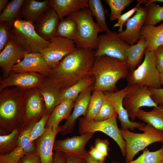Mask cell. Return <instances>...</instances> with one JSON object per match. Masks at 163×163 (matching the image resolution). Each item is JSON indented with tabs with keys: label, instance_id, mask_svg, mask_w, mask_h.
<instances>
[{
	"label": "cell",
	"instance_id": "e0dca14e",
	"mask_svg": "<svg viewBox=\"0 0 163 163\" xmlns=\"http://www.w3.org/2000/svg\"><path fill=\"white\" fill-rule=\"evenodd\" d=\"M94 85L81 93L75 101L74 109L65 123L62 126L61 134L65 135L72 133L77 120L82 116H85L93 91Z\"/></svg>",
	"mask_w": 163,
	"mask_h": 163
},
{
	"label": "cell",
	"instance_id": "7a4b0ae2",
	"mask_svg": "<svg viewBox=\"0 0 163 163\" xmlns=\"http://www.w3.org/2000/svg\"><path fill=\"white\" fill-rule=\"evenodd\" d=\"M23 91L15 86L0 91V135L24 128Z\"/></svg>",
	"mask_w": 163,
	"mask_h": 163
},
{
	"label": "cell",
	"instance_id": "ba28073f",
	"mask_svg": "<svg viewBox=\"0 0 163 163\" xmlns=\"http://www.w3.org/2000/svg\"><path fill=\"white\" fill-rule=\"evenodd\" d=\"M117 115L108 120L102 121L94 120L87 121L84 118L79 119V132L80 134L88 133H94L97 131L102 132L112 138L117 143L123 156L125 157V142L118 126L117 118Z\"/></svg>",
	"mask_w": 163,
	"mask_h": 163
},
{
	"label": "cell",
	"instance_id": "b9f144b4",
	"mask_svg": "<svg viewBox=\"0 0 163 163\" xmlns=\"http://www.w3.org/2000/svg\"><path fill=\"white\" fill-rule=\"evenodd\" d=\"M11 27L5 21H0V52L11 40Z\"/></svg>",
	"mask_w": 163,
	"mask_h": 163
},
{
	"label": "cell",
	"instance_id": "ab89813d",
	"mask_svg": "<svg viewBox=\"0 0 163 163\" xmlns=\"http://www.w3.org/2000/svg\"><path fill=\"white\" fill-rule=\"evenodd\" d=\"M50 115L46 113L34 126L30 134L32 142H34L45 133L46 130V125Z\"/></svg>",
	"mask_w": 163,
	"mask_h": 163
},
{
	"label": "cell",
	"instance_id": "d590c367",
	"mask_svg": "<svg viewBox=\"0 0 163 163\" xmlns=\"http://www.w3.org/2000/svg\"><path fill=\"white\" fill-rule=\"evenodd\" d=\"M127 163H163V145L155 151H150L146 148L137 158Z\"/></svg>",
	"mask_w": 163,
	"mask_h": 163
},
{
	"label": "cell",
	"instance_id": "f907efd6",
	"mask_svg": "<svg viewBox=\"0 0 163 163\" xmlns=\"http://www.w3.org/2000/svg\"><path fill=\"white\" fill-rule=\"evenodd\" d=\"M53 163H66L64 153L55 151L53 154Z\"/></svg>",
	"mask_w": 163,
	"mask_h": 163
},
{
	"label": "cell",
	"instance_id": "d6a6232c",
	"mask_svg": "<svg viewBox=\"0 0 163 163\" xmlns=\"http://www.w3.org/2000/svg\"><path fill=\"white\" fill-rule=\"evenodd\" d=\"M104 95L103 91L93 90L85 116L87 121L93 120L98 113L102 105Z\"/></svg>",
	"mask_w": 163,
	"mask_h": 163
},
{
	"label": "cell",
	"instance_id": "db71d44e",
	"mask_svg": "<svg viewBox=\"0 0 163 163\" xmlns=\"http://www.w3.org/2000/svg\"><path fill=\"white\" fill-rule=\"evenodd\" d=\"M8 0H0V13L2 12L9 2Z\"/></svg>",
	"mask_w": 163,
	"mask_h": 163
},
{
	"label": "cell",
	"instance_id": "44dd1931",
	"mask_svg": "<svg viewBox=\"0 0 163 163\" xmlns=\"http://www.w3.org/2000/svg\"><path fill=\"white\" fill-rule=\"evenodd\" d=\"M26 53L11 40L8 43L0 52V67L3 78L9 75L12 67L23 59Z\"/></svg>",
	"mask_w": 163,
	"mask_h": 163
},
{
	"label": "cell",
	"instance_id": "74e56055",
	"mask_svg": "<svg viewBox=\"0 0 163 163\" xmlns=\"http://www.w3.org/2000/svg\"><path fill=\"white\" fill-rule=\"evenodd\" d=\"M104 2L110 8V20L113 21L118 19L122 14V11L133 2V0H105Z\"/></svg>",
	"mask_w": 163,
	"mask_h": 163
},
{
	"label": "cell",
	"instance_id": "bcb514c9",
	"mask_svg": "<svg viewBox=\"0 0 163 163\" xmlns=\"http://www.w3.org/2000/svg\"><path fill=\"white\" fill-rule=\"evenodd\" d=\"M156 56V66L159 72H163V45L155 51Z\"/></svg>",
	"mask_w": 163,
	"mask_h": 163
},
{
	"label": "cell",
	"instance_id": "8992f818",
	"mask_svg": "<svg viewBox=\"0 0 163 163\" xmlns=\"http://www.w3.org/2000/svg\"><path fill=\"white\" fill-rule=\"evenodd\" d=\"M67 18L74 19L77 23L78 35L74 41L77 48L97 50L98 43V34L103 30L94 21L88 8L73 12Z\"/></svg>",
	"mask_w": 163,
	"mask_h": 163
},
{
	"label": "cell",
	"instance_id": "60d3db41",
	"mask_svg": "<svg viewBox=\"0 0 163 163\" xmlns=\"http://www.w3.org/2000/svg\"><path fill=\"white\" fill-rule=\"evenodd\" d=\"M25 155L23 148L18 145L12 152L0 155V163H19L21 158Z\"/></svg>",
	"mask_w": 163,
	"mask_h": 163
},
{
	"label": "cell",
	"instance_id": "9a60e30c",
	"mask_svg": "<svg viewBox=\"0 0 163 163\" xmlns=\"http://www.w3.org/2000/svg\"><path fill=\"white\" fill-rule=\"evenodd\" d=\"M94 133H88L62 140H55L53 150L85 158L88 152L85 146Z\"/></svg>",
	"mask_w": 163,
	"mask_h": 163
},
{
	"label": "cell",
	"instance_id": "9c48e42d",
	"mask_svg": "<svg viewBox=\"0 0 163 163\" xmlns=\"http://www.w3.org/2000/svg\"><path fill=\"white\" fill-rule=\"evenodd\" d=\"M127 86L123 104L131 121L135 120L136 113L141 107L158 106L152 99L149 88L136 85Z\"/></svg>",
	"mask_w": 163,
	"mask_h": 163
},
{
	"label": "cell",
	"instance_id": "3957f363",
	"mask_svg": "<svg viewBox=\"0 0 163 163\" xmlns=\"http://www.w3.org/2000/svg\"><path fill=\"white\" fill-rule=\"evenodd\" d=\"M130 70L126 61L106 56L96 57L91 70L95 78L93 90L116 91L117 82L126 77Z\"/></svg>",
	"mask_w": 163,
	"mask_h": 163
},
{
	"label": "cell",
	"instance_id": "4fadbf2b",
	"mask_svg": "<svg viewBox=\"0 0 163 163\" xmlns=\"http://www.w3.org/2000/svg\"><path fill=\"white\" fill-rule=\"evenodd\" d=\"M46 76L35 72H10L6 77L0 81V91L7 88L15 86L23 90L38 87Z\"/></svg>",
	"mask_w": 163,
	"mask_h": 163
},
{
	"label": "cell",
	"instance_id": "ac0fdd59",
	"mask_svg": "<svg viewBox=\"0 0 163 163\" xmlns=\"http://www.w3.org/2000/svg\"><path fill=\"white\" fill-rule=\"evenodd\" d=\"M147 14L146 8L139 5L135 14L126 22V29L118 33L119 37L130 45L136 43L141 37V30Z\"/></svg>",
	"mask_w": 163,
	"mask_h": 163
},
{
	"label": "cell",
	"instance_id": "9f6ffc18",
	"mask_svg": "<svg viewBox=\"0 0 163 163\" xmlns=\"http://www.w3.org/2000/svg\"><path fill=\"white\" fill-rule=\"evenodd\" d=\"M110 163H120L118 161H112Z\"/></svg>",
	"mask_w": 163,
	"mask_h": 163
},
{
	"label": "cell",
	"instance_id": "5bb4252c",
	"mask_svg": "<svg viewBox=\"0 0 163 163\" xmlns=\"http://www.w3.org/2000/svg\"><path fill=\"white\" fill-rule=\"evenodd\" d=\"M52 70L40 53H26L23 59L12 67L10 72H35L47 77Z\"/></svg>",
	"mask_w": 163,
	"mask_h": 163
},
{
	"label": "cell",
	"instance_id": "8d00e7d4",
	"mask_svg": "<svg viewBox=\"0 0 163 163\" xmlns=\"http://www.w3.org/2000/svg\"><path fill=\"white\" fill-rule=\"evenodd\" d=\"M147 14L144 25H155L163 21V6L153 3L145 7Z\"/></svg>",
	"mask_w": 163,
	"mask_h": 163
},
{
	"label": "cell",
	"instance_id": "6da1fadb",
	"mask_svg": "<svg viewBox=\"0 0 163 163\" xmlns=\"http://www.w3.org/2000/svg\"><path fill=\"white\" fill-rule=\"evenodd\" d=\"M96 53L95 50L77 48L65 56L47 77L61 90L66 88L92 75Z\"/></svg>",
	"mask_w": 163,
	"mask_h": 163
},
{
	"label": "cell",
	"instance_id": "5b68a950",
	"mask_svg": "<svg viewBox=\"0 0 163 163\" xmlns=\"http://www.w3.org/2000/svg\"><path fill=\"white\" fill-rule=\"evenodd\" d=\"M138 129L143 133H134L128 129H120L122 137L126 143L125 163L133 161L137 153L144 149L149 145L158 142L163 143V132L148 124Z\"/></svg>",
	"mask_w": 163,
	"mask_h": 163
},
{
	"label": "cell",
	"instance_id": "4316f807",
	"mask_svg": "<svg viewBox=\"0 0 163 163\" xmlns=\"http://www.w3.org/2000/svg\"><path fill=\"white\" fill-rule=\"evenodd\" d=\"M94 77L91 75L80 80L71 86L61 90L57 105L64 100L77 98L81 93L94 85Z\"/></svg>",
	"mask_w": 163,
	"mask_h": 163
},
{
	"label": "cell",
	"instance_id": "2e32d148",
	"mask_svg": "<svg viewBox=\"0 0 163 163\" xmlns=\"http://www.w3.org/2000/svg\"><path fill=\"white\" fill-rule=\"evenodd\" d=\"M127 89V86L124 88L114 92L103 91L105 97L111 103L118 115L121 129L134 130L145 124L130 120L127 112L124 107L123 101Z\"/></svg>",
	"mask_w": 163,
	"mask_h": 163
},
{
	"label": "cell",
	"instance_id": "e575fe53",
	"mask_svg": "<svg viewBox=\"0 0 163 163\" xmlns=\"http://www.w3.org/2000/svg\"><path fill=\"white\" fill-rule=\"evenodd\" d=\"M36 123L24 127L17 140L18 145L23 148L25 155L36 153V144L35 142L32 141L30 135L32 128Z\"/></svg>",
	"mask_w": 163,
	"mask_h": 163
},
{
	"label": "cell",
	"instance_id": "f35d334b",
	"mask_svg": "<svg viewBox=\"0 0 163 163\" xmlns=\"http://www.w3.org/2000/svg\"><path fill=\"white\" fill-rule=\"evenodd\" d=\"M117 115V114L113 106L104 96L101 107L94 120L104 121Z\"/></svg>",
	"mask_w": 163,
	"mask_h": 163
},
{
	"label": "cell",
	"instance_id": "7bdbcfd3",
	"mask_svg": "<svg viewBox=\"0 0 163 163\" xmlns=\"http://www.w3.org/2000/svg\"><path fill=\"white\" fill-rule=\"evenodd\" d=\"M138 4L134 8L128 11L125 13L121 14L118 19L117 22L114 25V27H119L118 33L122 32L124 24L135 13L138 5Z\"/></svg>",
	"mask_w": 163,
	"mask_h": 163
},
{
	"label": "cell",
	"instance_id": "c3c4849f",
	"mask_svg": "<svg viewBox=\"0 0 163 163\" xmlns=\"http://www.w3.org/2000/svg\"><path fill=\"white\" fill-rule=\"evenodd\" d=\"M19 163H40L39 156L36 153L24 155L21 159Z\"/></svg>",
	"mask_w": 163,
	"mask_h": 163
},
{
	"label": "cell",
	"instance_id": "f546056e",
	"mask_svg": "<svg viewBox=\"0 0 163 163\" xmlns=\"http://www.w3.org/2000/svg\"><path fill=\"white\" fill-rule=\"evenodd\" d=\"M78 35L77 25L75 20L67 18L60 20L57 27L56 36L62 37L74 42Z\"/></svg>",
	"mask_w": 163,
	"mask_h": 163
},
{
	"label": "cell",
	"instance_id": "1f68e13d",
	"mask_svg": "<svg viewBox=\"0 0 163 163\" xmlns=\"http://www.w3.org/2000/svg\"><path fill=\"white\" fill-rule=\"evenodd\" d=\"M24 129H16L7 134L0 135V155L9 153L16 148L18 137Z\"/></svg>",
	"mask_w": 163,
	"mask_h": 163
},
{
	"label": "cell",
	"instance_id": "836d02e7",
	"mask_svg": "<svg viewBox=\"0 0 163 163\" xmlns=\"http://www.w3.org/2000/svg\"><path fill=\"white\" fill-rule=\"evenodd\" d=\"M88 8L92 16L95 18L96 23L103 31H108L105 19L107 11L104 9L101 1L88 0Z\"/></svg>",
	"mask_w": 163,
	"mask_h": 163
},
{
	"label": "cell",
	"instance_id": "d4e9b609",
	"mask_svg": "<svg viewBox=\"0 0 163 163\" xmlns=\"http://www.w3.org/2000/svg\"><path fill=\"white\" fill-rule=\"evenodd\" d=\"M77 98L64 100L57 105L50 115L46 128L57 129L60 122L67 119L71 115Z\"/></svg>",
	"mask_w": 163,
	"mask_h": 163
},
{
	"label": "cell",
	"instance_id": "f1b7e54d",
	"mask_svg": "<svg viewBox=\"0 0 163 163\" xmlns=\"http://www.w3.org/2000/svg\"><path fill=\"white\" fill-rule=\"evenodd\" d=\"M146 49L145 40L141 37L136 43L130 45L126 49V62L130 70L135 69L139 64Z\"/></svg>",
	"mask_w": 163,
	"mask_h": 163
},
{
	"label": "cell",
	"instance_id": "7402d4cb",
	"mask_svg": "<svg viewBox=\"0 0 163 163\" xmlns=\"http://www.w3.org/2000/svg\"><path fill=\"white\" fill-rule=\"evenodd\" d=\"M37 88L43 97L46 113L50 115L57 105L61 89L46 77Z\"/></svg>",
	"mask_w": 163,
	"mask_h": 163
},
{
	"label": "cell",
	"instance_id": "52a82bcc",
	"mask_svg": "<svg viewBox=\"0 0 163 163\" xmlns=\"http://www.w3.org/2000/svg\"><path fill=\"white\" fill-rule=\"evenodd\" d=\"M142 62L129 72L126 77L127 85H136L149 88H160V73L156 66L155 51H145Z\"/></svg>",
	"mask_w": 163,
	"mask_h": 163
},
{
	"label": "cell",
	"instance_id": "277c9868",
	"mask_svg": "<svg viewBox=\"0 0 163 163\" xmlns=\"http://www.w3.org/2000/svg\"><path fill=\"white\" fill-rule=\"evenodd\" d=\"M11 34V40L27 53H40L50 44L38 35L32 23L22 18L15 20Z\"/></svg>",
	"mask_w": 163,
	"mask_h": 163
},
{
	"label": "cell",
	"instance_id": "ee69618b",
	"mask_svg": "<svg viewBox=\"0 0 163 163\" xmlns=\"http://www.w3.org/2000/svg\"><path fill=\"white\" fill-rule=\"evenodd\" d=\"M109 143L107 139L97 138L95 141L94 147L105 157L108 155Z\"/></svg>",
	"mask_w": 163,
	"mask_h": 163
},
{
	"label": "cell",
	"instance_id": "603a6c76",
	"mask_svg": "<svg viewBox=\"0 0 163 163\" xmlns=\"http://www.w3.org/2000/svg\"><path fill=\"white\" fill-rule=\"evenodd\" d=\"M50 1L24 0L21 9V18L35 23L43 13L50 8Z\"/></svg>",
	"mask_w": 163,
	"mask_h": 163
},
{
	"label": "cell",
	"instance_id": "7c38bea8",
	"mask_svg": "<svg viewBox=\"0 0 163 163\" xmlns=\"http://www.w3.org/2000/svg\"><path fill=\"white\" fill-rule=\"evenodd\" d=\"M49 41L50 44L40 53L52 70L65 56L77 49L73 41L62 37L55 36Z\"/></svg>",
	"mask_w": 163,
	"mask_h": 163
},
{
	"label": "cell",
	"instance_id": "7dc6e473",
	"mask_svg": "<svg viewBox=\"0 0 163 163\" xmlns=\"http://www.w3.org/2000/svg\"><path fill=\"white\" fill-rule=\"evenodd\" d=\"M90 156L94 160L99 161L105 162L107 157L99 152L94 146H91L88 152Z\"/></svg>",
	"mask_w": 163,
	"mask_h": 163
},
{
	"label": "cell",
	"instance_id": "30bf717a",
	"mask_svg": "<svg viewBox=\"0 0 163 163\" xmlns=\"http://www.w3.org/2000/svg\"><path fill=\"white\" fill-rule=\"evenodd\" d=\"M130 45L118 36V33L110 30L98 36L95 57L106 56L126 61V51Z\"/></svg>",
	"mask_w": 163,
	"mask_h": 163
},
{
	"label": "cell",
	"instance_id": "484cf974",
	"mask_svg": "<svg viewBox=\"0 0 163 163\" xmlns=\"http://www.w3.org/2000/svg\"><path fill=\"white\" fill-rule=\"evenodd\" d=\"M140 37L146 42L147 50L155 51L163 45V22L157 26L144 25L141 30Z\"/></svg>",
	"mask_w": 163,
	"mask_h": 163
},
{
	"label": "cell",
	"instance_id": "681fc988",
	"mask_svg": "<svg viewBox=\"0 0 163 163\" xmlns=\"http://www.w3.org/2000/svg\"><path fill=\"white\" fill-rule=\"evenodd\" d=\"M64 153L66 163H85L84 158L69 154Z\"/></svg>",
	"mask_w": 163,
	"mask_h": 163
},
{
	"label": "cell",
	"instance_id": "83f0119b",
	"mask_svg": "<svg viewBox=\"0 0 163 163\" xmlns=\"http://www.w3.org/2000/svg\"><path fill=\"white\" fill-rule=\"evenodd\" d=\"M136 118L163 132V106L153 107L149 111L140 109L136 113Z\"/></svg>",
	"mask_w": 163,
	"mask_h": 163
},
{
	"label": "cell",
	"instance_id": "f5cc1de1",
	"mask_svg": "<svg viewBox=\"0 0 163 163\" xmlns=\"http://www.w3.org/2000/svg\"><path fill=\"white\" fill-rule=\"evenodd\" d=\"M85 163H105V162H101L95 160L92 158L88 153L84 158Z\"/></svg>",
	"mask_w": 163,
	"mask_h": 163
},
{
	"label": "cell",
	"instance_id": "f6af8a7d",
	"mask_svg": "<svg viewBox=\"0 0 163 163\" xmlns=\"http://www.w3.org/2000/svg\"><path fill=\"white\" fill-rule=\"evenodd\" d=\"M152 93L151 97L157 104L163 106V88H149Z\"/></svg>",
	"mask_w": 163,
	"mask_h": 163
},
{
	"label": "cell",
	"instance_id": "cb8c5ba5",
	"mask_svg": "<svg viewBox=\"0 0 163 163\" xmlns=\"http://www.w3.org/2000/svg\"><path fill=\"white\" fill-rule=\"evenodd\" d=\"M50 6L61 20L73 12L88 8V0H50Z\"/></svg>",
	"mask_w": 163,
	"mask_h": 163
},
{
	"label": "cell",
	"instance_id": "816d5d0a",
	"mask_svg": "<svg viewBox=\"0 0 163 163\" xmlns=\"http://www.w3.org/2000/svg\"><path fill=\"white\" fill-rule=\"evenodd\" d=\"M137 2L139 5L144 4H145V6H146L151 3L156 2L163 3V0H137Z\"/></svg>",
	"mask_w": 163,
	"mask_h": 163
},
{
	"label": "cell",
	"instance_id": "d6986e66",
	"mask_svg": "<svg viewBox=\"0 0 163 163\" xmlns=\"http://www.w3.org/2000/svg\"><path fill=\"white\" fill-rule=\"evenodd\" d=\"M61 129L62 126L56 130L46 127L44 133L36 140V153L39 157L40 163H53L55 138Z\"/></svg>",
	"mask_w": 163,
	"mask_h": 163
},
{
	"label": "cell",
	"instance_id": "11a10c76",
	"mask_svg": "<svg viewBox=\"0 0 163 163\" xmlns=\"http://www.w3.org/2000/svg\"><path fill=\"white\" fill-rule=\"evenodd\" d=\"M160 79L161 85H163V72L160 73Z\"/></svg>",
	"mask_w": 163,
	"mask_h": 163
},
{
	"label": "cell",
	"instance_id": "8fae6325",
	"mask_svg": "<svg viewBox=\"0 0 163 163\" xmlns=\"http://www.w3.org/2000/svg\"><path fill=\"white\" fill-rule=\"evenodd\" d=\"M24 127L37 123L46 113L43 97L37 88L23 90Z\"/></svg>",
	"mask_w": 163,
	"mask_h": 163
},
{
	"label": "cell",
	"instance_id": "ffe728a7",
	"mask_svg": "<svg viewBox=\"0 0 163 163\" xmlns=\"http://www.w3.org/2000/svg\"><path fill=\"white\" fill-rule=\"evenodd\" d=\"M60 21L57 14L52 8L46 11L34 24L38 35L48 40L56 36L57 25Z\"/></svg>",
	"mask_w": 163,
	"mask_h": 163
},
{
	"label": "cell",
	"instance_id": "4dcf8cb0",
	"mask_svg": "<svg viewBox=\"0 0 163 163\" xmlns=\"http://www.w3.org/2000/svg\"><path fill=\"white\" fill-rule=\"evenodd\" d=\"M24 0H12L9 2L0 14V21H5L11 28L17 18H21V11Z\"/></svg>",
	"mask_w": 163,
	"mask_h": 163
}]
</instances>
